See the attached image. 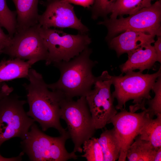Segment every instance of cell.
Masks as SVG:
<instances>
[{"mask_svg": "<svg viewBox=\"0 0 161 161\" xmlns=\"http://www.w3.org/2000/svg\"><path fill=\"white\" fill-rule=\"evenodd\" d=\"M27 79L29 83L23 85L29 107L27 115L39 124L43 131L53 128L60 135L67 133L60 120L61 104L66 97L59 91L49 90L42 75L34 69H30Z\"/></svg>", "mask_w": 161, "mask_h": 161, "instance_id": "1", "label": "cell"}, {"mask_svg": "<svg viewBox=\"0 0 161 161\" xmlns=\"http://www.w3.org/2000/svg\"><path fill=\"white\" fill-rule=\"evenodd\" d=\"M92 52L88 47L69 61L53 64L59 70L60 77L56 82L47 84L48 88L60 92L68 98L85 96L97 78L92 72L97 63L90 58Z\"/></svg>", "mask_w": 161, "mask_h": 161, "instance_id": "2", "label": "cell"}, {"mask_svg": "<svg viewBox=\"0 0 161 161\" xmlns=\"http://www.w3.org/2000/svg\"><path fill=\"white\" fill-rule=\"evenodd\" d=\"M161 75V67L156 72L144 74L140 71H129L125 75L111 76L114 91L112 93L116 99L117 110L125 109L126 103L133 100V105L129 106V111L135 112L139 109L145 110L147 101L151 99L150 91L159 76Z\"/></svg>", "mask_w": 161, "mask_h": 161, "instance_id": "3", "label": "cell"}, {"mask_svg": "<svg viewBox=\"0 0 161 161\" xmlns=\"http://www.w3.org/2000/svg\"><path fill=\"white\" fill-rule=\"evenodd\" d=\"M77 100L65 97L61 105L60 117L67 125V132L74 144L73 151L82 153L86 140L93 137L96 129L85 96Z\"/></svg>", "mask_w": 161, "mask_h": 161, "instance_id": "4", "label": "cell"}, {"mask_svg": "<svg viewBox=\"0 0 161 161\" xmlns=\"http://www.w3.org/2000/svg\"><path fill=\"white\" fill-rule=\"evenodd\" d=\"M39 30L48 52L45 61L47 66L69 61L88 47L92 42L88 33L78 32L73 35L55 28H44L41 26Z\"/></svg>", "mask_w": 161, "mask_h": 161, "instance_id": "5", "label": "cell"}, {"mask_svg": "<svg viewBox=\"0 0 161 161\" xmlns=\"http://www.w3.org/2000/svg\"><path fill=\"white\" fill-rule=\"evenodd\" d=\"M161 3L157 1L126 18L106 19L98 23L105 26L108 30L106 37L109 40L127 30L141 31L157 36H161Z\"/></svg>", "mask_w": 161, "mask_h": 161, "instance_id": "6", "label": "cell"}, {"mask_svg": "<svg viewBox=\"0 0 161 161\" xmlns=\"http://www.w3.org/2000/svg\"><path fill=\"white\" fill-rule=\"evenodd\" d=\"M27 101L10 94L0 101V147L5 141L18 137L24 139L35 121L24 109Z\"/></svg>", "mask_w": 161, "mask_h": 161, "instance_id": "7", "label": "cell"}, {"mask_svg": "<svg viewBox=\"0 0 161 161\" xmlns=\"http://www.w3.org/2000/svg\"><path fill=\"white\" fill-rule=\"evenodd\" d=\"M111 76L107 71L97 77L93 89L85 96L96 130L104 127L117 112L111 91Z\"/></svg>", "mask_w": 161, "mask_h": 161, "instance_id": "8", "label": "cell"}, {"mask_svg": "<svg viewBox=\"0 0 161 161\" xmlns=\"http://www.w3.org/2000/svg\"><path fill=\"white\" fill-rule=\"evenodd\" d=\"M39 23L24 30L16 32L10 44L3 49L1 54L11 58L27 60L32 65L41 61H46L48 52L39 30Z\"/></svg>", "mask_w": 161, "mask_h": 161, "instance_id": "9", "label": "cell"}, {"mask_svg": "<svg viewBox=\"0 0 161 161\" xmlns=\"http://www.w3.org/2000/svg\"><path fill=\"white\" fill-rule=\"evenodd\" d=\"M44 12L39 15L38 23L44 28H70L88 33L89 30L75 14L74 6L66 0H47Z\"/></svg>", "mask_w": 161, "mask_h": 161, "instance_id": "10", "label": "cell"}, {"mask_svg": "<svg viewBox=\"0 0 161 161\" xmlns=\"http://www.w3.org/2000/svg\"><path fill=\"white\" fill-rule=\"evenodd\" d=\"M145 110L136 113L125 109L120 110L108 122L112 123L119 142L120 151L118 161L126 160L127 151L135 138L139 135L146 115Z\"/></svg>", "mask_w": 161, "mask_h": 161, "instance_id": "11", "label": "cell"}, {"mask_svg": "<svg viewBox=\"0 0 161 161\" xmlns=\"http://www.w3.org/2000/svg\"><path fill=\"white\" fill-rule=\"evenodd\" d=\"M57 137L49 136L33 123L21 142L22 151L32 161H52Z\"/></svg>", "mask_w": 161, "mask_h": 161, "instance_id": "12", "label": "cell"}, {"mask_svg": "<svg viewBox=\"0 0 161 161\" xmlns=\"http://www.w3.org/2000/svg\"><path fill=\"white\" fill-rule=\"evenodd\" d=\"M155 35L148 33L131 30L125 31L109 40V45L114 50L118 57L127 54L155 42Z\"/></svg>", "mask_w": 161, "mask_h": 161, "instance_id": "13", "label": "cell"}, {"mask_svg": "<svg viewBox=\"0 0 161 161\" xmlns=\"http://www.w3.org/2000/svg\"><path fill=\"white\" fill-rule=\"evenodd\" d=\"M128 54L127 60L119 66L121 74L136 69L143 72L145 69H153L157 61L155 50L151 44L137 49Z\"/></svg>", "mask_w": 161, "mask_h": 161, "instance_id": "14", "label": "cell"}, {"mask_svg": "<svg viewBox=\"0 0 161 161\" xmlns=\"http://www.w3.org/2000/svg\"><path fill=\"white\" fill-rule=\"evenodd\" d=\"M12 0L16 9V32L24 30L38 23L39 0Z\"/></svg>", "mask_w": 161, "mask_h": 161, "instance_id": "15", "label": "cell"}, {"mask_svg": "<svg viewBox=\"0 0 161 161\" xmlns=\"http://www.w3.org/2000/svg\"><path fill=\"white\" fill-rule=\"evenodd\" d=\"M32 65L18 58L3 59L0 62V83L14 79L28 78Z\"/></svg>", "mask_w": 161, "mask_h": 161, "instance_id": "16", "label": "cell"}, {"mask_svg": "<svg viewBox=\"0 0 161 161\" xmlns=\"http://www.w3.org/2000/svg\"><path fill=\"white\" fill-rule=\"evenodd\" d=\"M156 116L154 119L146 113L139 135L141 139L149 142L157 149L161 147V114Z\"/></svg>", "mask_w": 161, "mask_h": 161, "instance_id": "17", "label": "cell"}, {"mask_svg": "<svg viewBox=\"0 0 161 161\" xmlns=\"http://www.w3.org/2000/svg\"><path fill=\"white\" fill-rule=\"evenodd\" d=\"M158 148H155L149 142L137 136L128 148L126 158L129 161H153Z\"/></svg>", "mask_w": 161, "mask_h": 161, "instance_id": "18", "label": "cell"}, {"mask_svg": "<svg viewBox=\"0 0 161 161\" xmlns=\"http://www.w3.org/2000/svg\"><path fill=\"white\" fill-rule=\"evenodd\" d=\"M98 139L102 149L104 161H115L118 160L120 151V145L114 129L104 131Z\"/></svg>", "mask_w": 161, "mask_h": 161, "instance_id": "19", "label": "cell"}, {"mask_svg": "<svg viewBox=\"0 0 161 161\" xmlns=\"http://www.w3.org/2000/svg\"><path fill=\"white\" fill-rule=\"evenodd\" d=\"M150 0H117L111 12L110 19L124 15H132L143 8L151 6Z\"/></svg>", "mask_w": 161, "mask_h": 161, "instance_id": "20", "label": "cell"}, {"mask_svg": "<svg viewBox=\"0 0 161 161\" xmlns=\"http://www.w3.org/2000/svg\"><path fill=\"white\" fill-rule=\"evenodd\" d=\"M17 13L8 7L6 0H0V25L7 31L12 38L16 32Z\"/></svg>", "mask_w": 161, "mask_h": 161, "instance_id": "21", "label": "cell"}, {"mask_svg": "<svg viewBox=\"0 0 161 161\" xmlns=\"http://www.w3.org/2000/svg\"><path fill=\"white\" fill-rule=\"evenodd\" d=\"M82 145L84 154L81 157L87 161H104L103 152L98 138L93 137L85 141Z\"/></svg>", "mask_w": 161, "mask_h": 161, "instance_id": "22", "label": "cell"}, {"mask_svg": "<svg viewBox=\"0 0 161 161\" xmlns=\"http://www.w3.org/2000/svg\"><path fill=\"white\" fill-rule=\"evenodd\" d=\"M152 90L154 93V96L147 101L146 104L148 106L145 110L149 117L153 118L158 114H161V75L157 78Z\"/></svg>", "mask_w": 161, "mask_h": 161, "instance_id": "23", "label": "cell"}, {"mask_svg": "<svg viewBox=\"0 0 161 161\" xmlns=\"http://www.w3.org/2000/svg\"><path fill=\"white\" fill-rule=\"evenodd\" d=\"M117 0H94L91 7L92 18L94 19L98 17H106L111 12Z\"/></svg>", "mask_w": 161, "mask_h": 161, "instance_id": "24", "label": "cell"}, {"mask_svg": "<svg viewBox=\"0 0 161 161\" xmlns=\"http://www.w3.org/2000/svg\"><path fill=\"white\" fill-rule=\"evenodd\" d=\"M0 25V47L2 50L10 44L12 38L4 33Z\"/></svg>", "mask_w": 161, "mask_h": 161, "instance_id": "25", "label": "cell"}, {"mask_svg": "<svg viewBox=\"0 0 161 161\" xmlns=\"http://www.w3.org/2000/svg\"><path fill=\"white\" fill-rule=\"evenodd\" d=\"M13 91V87L9 86L5 83H0V101L5 96L11 94Z\"/></svg>", "mask_w": 161, "mask_h": 161, "instance_id": "26", "label": "cell"}, {"mask_svg": "<svg viewBox=\"0 0 161 161\" xmlns=\"http://www.w3.org/2000/svg\"><path fill=\"white\" fill-rule=\"evenodd\" d=\"M69 3L82 6L84 7L90 8L94 4V0H66Z\"/></svg>", "mask_w": 161, "mask_h": 161, "instance_id": "27", "label": "cell"}, {"mask_svg": "<svg viewBox=\"0 0 161 161\" xmlns=\"http://www.w3.org/2000/svg\"><path fill=\"white\" fill-rule=\"evenodd\" d=\"M157 40L154 42L153 46L157 58V61L161 63V37L158 36Z\"/></svg>", "mask_w": 161, "mask_h": 161, "instance_id": "28", "label": "cell"}, {"mask_svg": "<svg viewBox=\"0 0 161 161\" xmlns=\"http://www.w3.org/2000/svg\"><path fill=\"white\" fill-rule=\"evenodd\" d=\"M24 154L21 152L18 156L11 158L2 157L0 154V161H19L22 160V156Z\"/></svg>", "mask_w": 161, "mask_h": 161, "instance_id": "29", "label": "cell"}, {"mask_svg": "<svg viewBox=\"0 0 161 161\" xmlns=\"http://www.w3.org/2000/svg\"><path fill=\"white\" fill-rule=\"evenodd\" d=\"M161 160V147L158 148L155 154L153 161H160Z\"/></svg>", "mask_w": 161, "mask_h": 161, "instance_id": "30", "label": "cell"}, {"mask_svg": "<svg viewBox=\"0 0 161 161\" xmlns=\"http://www.w3.org/2000/svg\"><path fill=\"white\" fill-rule=\"evenodd\" d=\"M2 50V49H1V48L0 47V54H1V51Z\"/></svg>", "mask_w": 161, "mask_h": 161, "instance_id": "31", "label": "cell"}, {"mask_svg": "<svg viewBox=\"0 0 161 161\" xmlns=\"http://www.w3.org/2000/svg\"><path fill=\"white\" fill-rule=\"evenodd\" d=\"M150 0L152 1V0Z\"/></svg>", "mask_w": 161, "mask_h": 161, "instance_id": "32", "label": "cell"}]
</instances>
